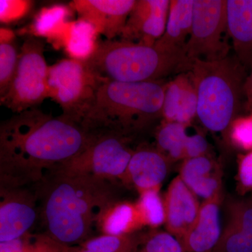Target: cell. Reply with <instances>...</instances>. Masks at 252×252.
I'll list each match as a JSON object with an SVG mask.
<instances>
[{
	"label": "cell",
	"instance_id": "d4e9b609",
	"mask_svg": "<svg viewBox=\"0 0 252 252\" xmlns=\"http://www.w3.org/2000/svg\"><path fill=\"white\" fill-rule=\"evenodd\" d=\"M61 245L47 233H26L15 240L0 243V252H61Z\"/></svg>",
	"mask_w": 252,
	"mask_h": 252
},
{
	"label": "cell",
	"instance_id": "4316f807",
	"mask_svg": "<svg viewBox=\"0 0 252 252\" xmlns=\"http://www.w3.org/2000/svg\"><path fill=\"white\" fill-rule=\"evenodd\" d=\"M135 203L144 226L156 229L165 224V206L160 195V189H152L139 193V198Z\"/></svg>",
	"mask_w": 252,
	"mask_h": 252
},
{
	"label": "cell",
	"instance_id": "836d02e7",
	"mask_svg": "<svg viewBox=\"0 0 252 252\" xmlns=\"http://www.w3.org/2000/svg\"><path fill=\"white\" fill-rule=\"evenodd\" d=\"M209 143L203 132H189L185 146V159L209 155Z\"/></svg>",
	"mask_w": 252,
	"mask_h": 252
},
{
	"label": "cell",
	"instance_id": "8fae6325",
	"mask_svg": "<svg viewBox=\"0 0 252 252\" xmlns=\"http://www.w3.org/2000/svg\"><path fill=\"white\" fill-rule=\"evenodd\" d=\"M170 1L136 0L121 34V40L154 46L165 32Z\"/></svg>",
	"mask_w": 252,
	"mask_h": 252
},
{
	"label": "cell",
	"instance_id": "7c38bea8",
	"mask_svg": "<svg viewBox=\"0 0 252 252\" xmlns=\"http://www.w3.org/2000/svg\"><path fill=\"white\" fill-rule=\"evenodd\" d=\"M136 0H74L69 6L107 40L120 36Z\"/></svg>",
	"mask_w": 252,
	"mask_h": 252
},
{
	"label": "cell",
	"instance_id": "9c48e42d",
	"mask_svg": "<svg viewBox=\"0 0 252 252\" xmlns=\"http://www.w3.org/2000/svg\"><path fill=\"white\" fill-rule=\"evenodd\" d=\"M98 81L99 78L86 62L71 59L61 60L49 67L48 95L59 104L63 114L79 123Z\"/></svg>",
	"mask_w": 252,
	"mask_h": 252
},
{
	"label": "cell",
	"instance_id": "f1b7e54d",
	"mask_svg": "<svg viewBox=\"0 0 252 252\" xmlns=\"http://www.w3.org/2000/svg\"><path fill=\"white\" fill-rule=\"evenodd\" d=\"M226 140L235 148L252 152V113L235 118L228 127Z\"/></svg>",
	"mask_w": 252,
	"mask_h": 252
},
{
	"label": "cell",
	"instance_id": "4fadbf2b",
	"mask_svg": "<svg viewBox=\"0 0 252 252\" xmlns=\"http://www.w3.org/2000/svg\"><path fill=\"white\" fill-rule=\"evenodd\" d=\"M170 161L157 147L141 146L134 151L121 183L139 193L160 189L166 178Z\"/></svg>",
	"mask_w": 252,
	"mask_h": 252
},
{
	"label": "cell",
	"instance_id": "44dd1931",
	"mask_svg": "<svg viewBox=\"0 0 252 252\" xmlns=\"http://www.w3.org/2000/svg\"><path fill=\"white\" fill-rule=\"evenodd\" d=\"M144 227L135 203L118 200L99 214L95 228L101 234L124 235L137 233Z\"/></svg>",
	"mask_w": 252,
	"mask_h": 252
},
{
	"label": "cell",
	"instance_id": "d6a6232c",
	"mask_svg": "<svg viewBox=\"0 0 252 252\" xmlns=\"http://www.w3.org/2000/svg\"><path fill=\"white\" fill-rule=\"evenodd\" d=\"M236 180L240 195L252 192V151L239 156Z\"/></svg>",
	"mask_w": 252,
	"mask_h": 252
},
{
	"label": "cell",
	"instance_id": "277c9868",
	"mask_svg": "<svg viewBox=\"0 0 252 252\" xmlns=\"http://www.w3.org/2000/svg\"><path fill=\"white\" fill-rule=\"evenodd\" d=\"M246 70L235 56L216 61L195 60L189 71L198 94L197 117L207 130L225 140L240 110Z\"/></svg>",
	"mask_w": 252,
	"mask_h": 252
},
{
	"label": "cell",
	"instance_id": "2e32d148",
	"mask_svg": "<svg viewBox=\"0 0 252 252\" xmlns=\"http://www.w3.org/2000/svg\"><path fill=\"white\" fill-rule=\"evenodd\" d=\"M198 94L190 72H180L166 83L161 117L167 122L191 125L197 117Z\"/></svg>",
	"mask_w": 252,
	"mask_h": 252
},
{
	"label": "cell",
	"instance_id": "484cf974",
	"mask_svg": "<svg viewBox=\"0 0 252 252\" xmlns=\"http://www.w3.org/2000/svg\"><path fill=\"white\" fill-rule=\"evenodd\" d=\"M141 234L114 235L101 234L86 240L80 245L91 252H137Z\"/></svg>",
	"mask_w": 252,
	"mask_h": 252
},
{
	"label": "cell",
	"instance_id": "3957f363",
	"mask_svg": "<svg viewBox=\"0 0 252 252\" xmlns=\"http://www.w3.org/2000/svg\"><path fill=\"white\" fill-rule=\"evenodd\" d=\"M163 80L124 83L99 79L79 123L91 132H117L128 137L161 117Z\"/></svg>",
	"mask_w": 252,
	"mask_h": 252
},
{
	"label": "cell",
	"instance_id": "30bf717a",
	"mask_svg": "<svg viewBox=\"0 0 252 252\" xmlns=\"http://www.w3.org/2000/svg\"><path fill=\"white\" fill-rule=\"evenodd\" d=\"M35 190L27 187H0V243L30 232L39 216Z\"/></svg>",
	"mask_w": 252,
	"mask_h": 252
},
{
	"label": "cell",
	"instance_id": "ac0fdd59",
	"mask_svg": "<svg viewBox=\"0 0 252 252\" xmlns=\"http://www.w3.org/2000/svg\"><path fill=\"white\" fill-rule=\"evenodd\" d=\"M180 178L197 197L204 200L222 190V171L210 155L183 160Z\"/></svg>",
	"mask_w": 252,
	"mask_h": 252
},
{
	"label": "cell",
	"instance_id": "6da1fadb",
	"mask_svg": "<svg viewBox=\"0 0 252 252\" xmlns=\"http://www.w3.org/2000/svg\"><path fill=\"white\" fill-rule=\"evenodd\" d=\"M97 134L64 114L54 117L36 108L15 114L0 126V187L36 185Z\"/></svg>",
	"mask_w": 252,
	"mask_h": 252
},
{
	"label": "cell",
	"instance_id": "603a6c76",
	"mask_svg": "<svg viewBox=\"0 0 252 252\" xmlns=\"http://www.w3.org/2000/svg\"><path fill=\"white\" fill-rule=\"evenodd\" d=\"M190 126L163 121L158 127L157 148L170 162L185 160V146Z\"/></svg>",
	"mask_w": 252,
	"mask_h": 252
},
{
	"label": "cell",
	"instance_id": "7402d4cb",
	"mask_svg": "<svg viewBox=\"0 0 252 252\" xmlns=\"http://www.w3.org/2000/svg\"><path fill=\"white\" fill-rule=\"evenodd\" d=\"M99 34L90 23L78 18L68 23L62 48L69 59L87 62L98 45Z\"/></svg>",
	"mask_w": 252,
	"mask_h": 252
},
{
	"label": "cell",
	"instance_id": "ba28073f",
	"mask_svg": "<svg viewBox=\"0 0 252 252\" xmlns=\"http://www.w3.org/2000/svg\"><path fill=\"white\" fill-rule=\"evenodd\" d=\"M226 0H194L193 25L184 49L190 63L228 57Z\"/></svg>",
	"mask_w": 252,
	"mask_h": 252
},
{
	"label": "cell",
	"instance_id": "ffe728a7",
	"mask_svg": "<svg viewBox=\"0 0 252 252\" xmlns=\"http://www.w3.org/2000/svg\"><path fill=\"white\" fill-rule=\"evenodd\" d=\"M70 6L61 4L41 8L32 22L23 32L27 36L44 38L56 49L62 48L63 37L69 18L72 16Z\"/></svg>",
	"mask_w": 252,
	"mask_h": 252
},
{
	"label": "cell",
	"instance_id": "9a60e30c",
	"mask_svg": "<svg viewBox=\"0 0 252 252\" xmlns=\"http://www.w3.org/2000/svg\"><path fill=\"white\" fill-rule=\"evenodd\" d=\"M222 190L203 200L196 220L180 243L187 252H214L221 236Z\"/></svg>",
	"mask_w": 252,
	"mask_h": 252
},
{
	"label": "cell",
	"instance_id": "83f0119b",
	"mask_svg": "<svg viewBox=\"0 0 252 252\" xmlns=\"http://www.w3.org/2000/svg\"><path fill=\"white\" fill-rule=\"evenodd\" d=\"M137 252H187L180 240L167 231L152 229L141 234Z\"/></svg>",
	"mask_w": 252,
	"mask_h": 252
},
{
	"label": "cell",
	"instance_id": "7a4b0ae2",
	"mask_svg": "<svg viewBox=\"0 0 252 252\" xmlns=\"http://www.w3.org/2000/svg\"><path fill=\"white\" fill-rule=\"evenodd\" d=\"M46 233L66 246L92 238L99 214L118 200L115 182L53 170L34 185Z\"/></svg>",
	"mask_w": 252,
	"mask_h": 252
},
{
	"label": "cell",
	"instance_id": "5b68a950",
	"mask_svg": "<svg viewBox=\"0 0 252 252\" xmlns=\"http://www.w3.org/2000/svg\"><path fill=\"white\" fill-rule=\"evenodd\" d=\"M86 63L99 79L124 83L163 80L172 73L189 72L191 66L185 52H170L121 39L99 41Z\"/></svg>",
	"mask_w": 252,
	"mask_h": 252
},
{
	"label": "cell",
	"instance_id": "5bb4252c",
	"mask_svg": "<svg viewBox=\"0 0 252 252\" xmlns=\"http://www.w3.org/2000/svg\"><path fill=\"white\" fill-rule=\"evenodd\" d=\"M163 201L166 231L180 241L198 217V197L177 176L167 187Z\"/></svg>",
	"mask_w": 252,
	"mask_h": 252
},
{
	"label": "cell",
	"instance_id": "e575fe53",
	"mask_svg": "<svg viewBox=\"0 0 252 252\" xmlns=\"http://www.w3.org/2000/svg\"><path fill=\"white\" fill-rule=\"evenodd\" d=\"M250 74L247 76L243 86V95L245 97V109L248 114L252 113V67Z\"/></svg>",
	"mask_w": 252,
	"mask_h": 252
},
{
	"label": "cell",
	"instance_id": "4dcf8cb0",
	"mask_svg": "<svg viewBox=\"0 0 252 252\" xmlns=\"http://www.w3.org/2000/svg\"><path fill=\"white\" fill-rule=\"evenodd\" d=\"M227 222L252 238V200L230 199L227 203Z\"/></svg>",
	"mask_w": 252,
	"mask_h": 252
},
{
	"label": "cell",
	"instance_id": "1f68e13d",
	"mask_svg": "<svg viewBox=\"0 0 252 252\" xmlns=\"http://www.w3.org/2000/svg\"><path fill=\"white\" fill-rule=\"evenodd\" d=\"M32 5L33 1L28 0H1L0 21L8 24L20 21L29 14Z\"/></svg>",
	"mask_w": 252,
	"mask_h": 252
},
{
	"label": "cell",
	"instance_id": "d6986e66",
	"mask_svg": "<svg viewBox=\"0 0 252 252\" xmlns=\"http://www.w3.org/2000/svg\"><path fill=\"white\" fill-rule=\"evenodd\" d=\"M194 0H171L165 31L154 44L170 52H185L193 25Z\"/></svg>",
	"mask_w": 252,
	"mask_h": 252
},
{
	"label": "cell",
	"instance_id": "52a82bcc",
	"mask_svg": "<svg viewBox=\"0 0 252 252\" xmlns=\"http://www.w3.org/2000/svg\"><path fill=\"white\" fill-rule=\"evenodd\" d=\"M129 143V137L117 132L97 133L85 150L53 170L121 183L135 151Z\"/></svg>",
	"mask_w": 252,
	"mask_h": 252
},
{
	"label": "cell",
	"instance_id": "8992f818",
	"mask_svg": "<svg viewBox=\"0 0 252 252\" xmlns=\"http://www.w3.org/2000/svg\"><path fill=\"white\" fill-rule=\"evenodd\" d=\"M49 67L41 39L27 36L20 49L16 72L6 94L0 97L1 105L15 114L36 108L48 95Z\"/></svg>",
	"mask_w": 252,
	"mask_h": 252
},
{
	"label": "cell",
	"instance_id": "e0dca14e",
	"mask_svg": "<svg viewBox=\"0 0 252 252\" xmlns=\"http://www.w3.org/2000/svg\"><path fill=\"white\" fill-rule=\"evenodd\" d=\"M227 23L235 56L252 67V0H226Z\"/></svg>",
	"mask_w": 252,
	"mask_h": 252
},
{
	"label": "cell",
	"instance_id": "cb8c5ba5",
	"mask_svg": "<svg viewBox=\"0 0 252 252\" xmlns=\"http://www.w3.org/2000/svg\"><path fill=\"white\" fill-rule=\"evenodd\" d=\"M14 32L9 28L0 29V97H2L12 81L19 59Z\"/></svg>",
	"mask_w": 252,
	"mask_h": 252
},
{
	"label": "cell",
	"instance_id": "f546056e",
	"mask_svg": "<svg viewBox=\"0 0 252 252\" xmlns=\"http://www.w3.org/2000/svg\"><path fill=\"white\" fill-rule=\"evenodd\" d=\"M214 252H252V238L226 222Z\"/></svg>",
	"mask_w": 252,
	"mask_h": 252
},
{
	"label": "cell",
	"instance_id": "d590c367",
	"mask_svg": "<svg viewBox=\"0 0 252 252\" xmlns=\"http://www.w3.org/2000/svg\"><path fill=\"white\" fill-rule=\"evenodd\" d=\"M61 252H91L86 249L83 248L80 245H74V246H66L64 245Z\"/></svg>",
	"mask_w": 252,
	"mask_h": 252
},
{
	"label": "cell",
	"instance_id": "8d00e7d4",
	"mask_svg": "<svg viewBox=\"0 0 252 252\" xmlns=\"http://www.w3.org/2000/svg\"><path fill=\"white\" fill-rule=\"evenodd\" d=\"M252 200V198H251Z\"/></svg>",
	"mask_w": 252,
	"mask_h": 252
}]
</instances>
